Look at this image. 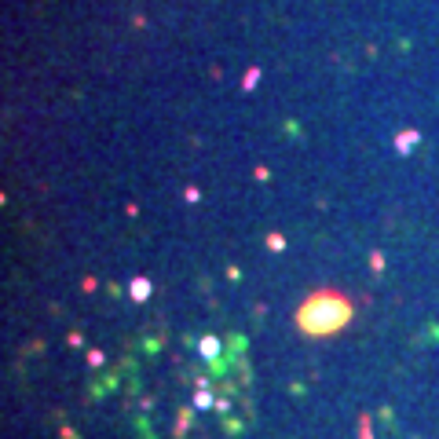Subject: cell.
I'll use <instances>...</instances> for the list:
<instances>
[{
    "label": "cell",
    "mask_w": 439,
    "mask_h": 439,
    "mask_svg": "<svg viewBox=\"0 0 439 439\" xmlns=\"http://www.w3.org/2000/svg\"><path fill=\"white\" fill-rule=\"evenodd\" d=\"M351 322V300L337 289H319L300 304L297 326L307 337H333Z\"/></svg>",
    "instance_id": "6da1fadb"
}]
</instances>
